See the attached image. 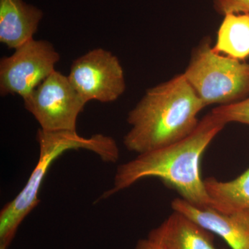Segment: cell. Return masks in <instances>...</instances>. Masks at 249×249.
<instances>
[{"label":"cell","instance_id":"6da1fadb","mask_svg":"<svg viewBox=\"0 0 249 249\" xmlns=\"http://www.w3.org/2000/svg\"><path fill=\"white\" fill-rule=\"evenodd\" d=\"M227 125L212 113L205 116L196 130L186 138L154 151L138 155L116 170L114 186L101 199L132 186L144 178H158L181 196L201 208L215 209L201 178L200 161L207 147Z\"/></svg>","mask_w":249,"mask_h":249},{"label":"cell","instance_id":"7a4b0ae2","mask_svg":"<svg viewBox=\"0 0 249 249\" xmlns=\"http://www.w3.org/2000/svg\"><path fill=\"white\" fill-rule=\"evenodd\" d=\"M206 107L182 73L147 90L129 111L127 150L141 155L182 140L193 133Z\"/></svg>","mask_w":249,"mask_h":249},{"label":"cell","instance_id":"3957f363","mask_svg":"<svg viewBox=\"0 0 249 249\" xmlns=\"http://www.w3.org/2000/svg\"><path fill=\"white\" fill-rule=\"evenodd\" d=\"M39 144V160L27 184L16 197L0 212V249H7L18 228L40 202L39 191L51 165L64 152L71 150H89L103 161L115 163L119 159V149L112 137L102 134L89 138L76 132H47L40 128L36 136Z\"/></svg>","mask_w":249,"mask_h":249},{"label":"cell","instance_id":"277c9868","mask_svg":"<svg viewBox=\"0 0 249 249\" xmlns=\"http://www.w3.org/2000/svg\"><path fill=\"white\" fill-rule=\"evenodd\" d=\"M183 74L206 107L249 96V63L216 53L209 37L193 50Z\"/></svg>","mask_w":249,"mask_h":249},{"label":"cell","instance_id":"5b68a950","mask_svg":"<svg viewBox=\"0 0 249 249\" xmlns=\"http://www.w3.org/2000/svg\"><path fill=\"white\" fill-rule=\"evenodd\" d=\"M23 101L40 129L47 132H76L77 119L87 104L68 76L56 70Z\"/></svg>","mask_w":249,"mask_h":249},{"label":"cell","instance_id":"8992f818","mask_svg":"<svg viewBox=\"0 0 249 249\" xmlns=\"http://www.w3.org/2000/svg\"><path fill=\"white\" fill-rule=\"evenodd\" d=\"M60 54L46 40L28 41L0 60V94L24 98L55 71Z\"/></svg>","mask_w":249,"mask_h":249},{"label":"cell","instance_id":"52a82bcc","mask_svg":"<svg viewBox=\"0 0 249 249\" xmlns=\"http://www.w3.org/2000/svg\"><path fill=\"white\" fill-rule=\"evenodd\" d=\"M68 78L87 103L114 102L126 90L124 69L119 58L104 49H92L76 59Z\"/></svg>","mask_w":249,"mask_h":249},{"label":"cell","instance_id":"ba28073f","mask_svg":"<svg viewBox=\"0 0 249 249\" xmlns=\"http://www.w3.org/2000/svg\"><path fill=\"white\" fill-rule=\"evenodd\" d=\"M174 211L189 217L212 233L222 237L231 249H249V210L222 213L213 208H201L176 198Z\"/></svg>","mask_w":249,"mask_h":249},{"label":"cell","instance_id":"9c48e42d","mask_svg":"<svg viewBox=\"0 0 249 249\" xmlns=\"http://www.w3.org/2000/svg\"><path fill=\"white\" fill-rule=\"evenodd\" d=\"M189 217L174 211L147 238L163 249H217L213 235Z\"/></svg>","mask_w":249,"mask_h":249},{"label":"cell","instance_id":"30bf717a","mask_svg":"<svg viewBox=\"0 0 249 249\" xmlns=\"http://www.w3.org/2000/svg\"><path fill=\"white\" fill-rule=\"evenodd\" d=\"M43 13L23 0H0V42L17 49L34 39Z\"/></svg>","mask_w":249,"mask_h":249},{"label":"cell","instance_id":"8fae6325","mask_svg":"<svg viewBox=\"0 0 249 249\" xmlns=\"http://www.w3.org/2000/svg\"><path fill=\"white\" fill-rule=\"evenodd\" d=\"M213 49L216 53L241 61L249 58V14L224 16Z\"/></svg>","mask_w":249,"mask_h":249},{"label":"cell","instance_id":"7c38bea8","mask_svg":"<svg viewBox=\"0 0 249 249\" xmlns=\"http://www.w3.org/2000/svg\"><path fill=\"white\" fill-rule=\"evenodd\" d=\"M204 181L206 191L214 201L217 211L231 213L249 210V168L231 181L208 178Z\"/></svg>","mask_w":249,"mask_h":249},{"label":"cell","instance_id":"4fadbf2b","mask_svg":"<svg viewBox=\"0 0 249 249\" xmlns=\"http://www.w3.org/2000/svg\"><path fill=\"white\" fill-rule=\"evenodd\" d=\"M211 113L226 124L237 123L249 125V96L237 102L217 106Z\"/></svg>","mask_w":249,"mask_h":249},{"label":"cell","instance_id":"5bb4252c","mask_svg":"<svg viewBox=\"0 0 249 249\" xmlns=\"http://www.w3.org/2000/svg\"><path fill=\"white\" fill-rule=\"evenodd\" d=\"M218 14L226 16L230 14H249V0H213Z\"/></svg>","mask_w":249,"mask_h":249},{"label":"cell","instance_id":"9a60e30c","mask_svg":"<svg viewBox=\"0 0 249 249\" xmlns=\"http://www.w3.org/2000/svg\"><path fill=\"white\" fill-rule=\"evenodd\" d=\"M134 249H163L160 246L152 242L150 239H142L139 240Z\"/></svg>","mask_w":249,"mask_h":249},{"label":"cell","instance_id":"2e32d148","mask_svg":"<svg viewBox=\"0 0 249 249\" xmlns=\"http://www.w3.org/2000/svg\"></svg>","mask_w":249,"mask_h":249}]
</instances>
